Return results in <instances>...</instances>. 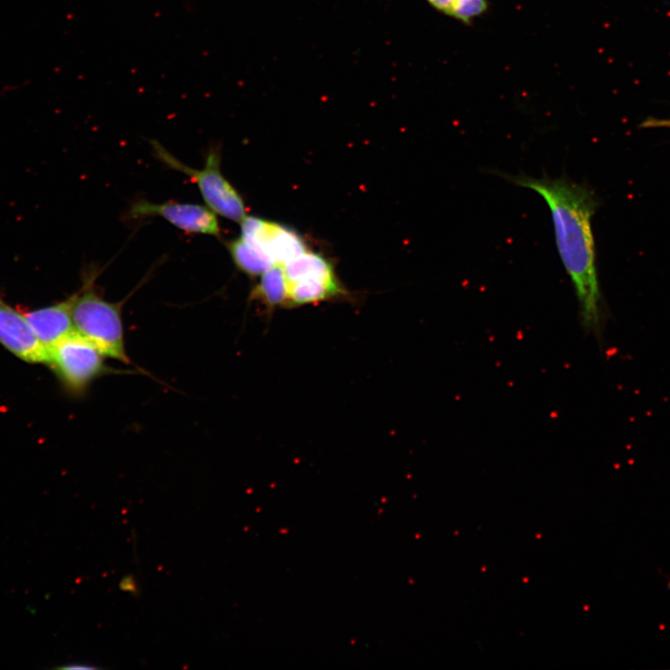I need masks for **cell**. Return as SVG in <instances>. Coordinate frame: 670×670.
I'll list each match as a JSON object with an SVG mask.
<instances>
[{
  "label": "cell",
  "mask_w": 670,
  "mask_h": 670,
  "mask_svg": "<svg viewBox=\"0 0 670 670\" xmlns=\"http://www.w3.org/2000/svg\"><path fill=\"white\" fill-rule=\"evenodd\" d=\"M502 176L520 188L537 192L547 202L558 254L576 291L582 326L588 332L598 333L604 322V306L591 226L597 206L594 194L586 185L567 176Z\"/></svg>",
  "instance_id": "1"
},
{
  "label": "cell",
  "mask_w": 670,
  "mask_h": 670,
  "mask_svg": "<svg viewBox=\"0 0 670 670\" xmlns=\"http://www.w3.org/2000/svg\"><path fill=\"white\" fill-rule=\"evenodd\" d=\"M96 269L84 275L72 317L74 331L94 343L108 359L130 364L125 346L123 303H112L96 287Z\"/></svg>",
  "instance_id": "2"
},
{
  "label": "cell",
  "mask_w": 670,
  "mask_h": 670,
  "mask_svg": "<svg viewBox=\"0 0 670 670\" xmlns=\"http://www.w3.org/2000/svg\"><path fill=\"white\" fill-rule=\"evenodd\" d=\"M156 158L172 170L189 176L198 186L206 206L214 213L241 222L246 215L243 199L221 172L220 148L212 147L206 157L204 168L185 165L159 142H152Z\"/></svg>",
  "instance_id": "3"
},
{
  "label": "cell",
  "mask_w": 670,
  "mask_h": 670,
  "mask_svg": "<svg viewBox=\"0 0 670 670\" xmlns=\"http://www.w3.org/2000/svg\"><path fill=\"white\" fill-rule=\"evenodd\" d=\"M287 300L285 308H300L341 300L348 291L329 261L307 251L284 266Z\"/></svg>",
  "instance_id": "4"
},
{
  "label": "cell",
  "mask_w": 670,
  "mask_h": 670,
  "mask_svg": "<svg viewBox=\"0 0 670 670\" xmlns=\"http://www.w3.org/2000/svg\"><path fill=\"white\" fill-rule=\"evenodd\" d=\"M105 355L90 340L74 331L49 350V366L73 395L84 394L98 379L112 369Z\"/></svg>",
  "instance_id": "5"
},
{
  "label": "cell",
  "mask_w": 670,
  "mask_h": 670,
  "mask_svg": "<svg viewBox=\"0 0 670 670\" xmlns=\"http://www.w3.org/2000/svg\"><path fill=\"white\" fill-rule=\"evenodd\" d=\"M241 228V238L265 254L273 265L285 266L308 251L300 234L278 222L246 216Z\"/></svg>",
  "instance_id": "6"
},
{
  "label": "cell",
  "mask_w": 670,
  "mask_h": 670,
  "mask_svg": "<svg viewBox=\"0 0 670 670\" xmlns=\"http://www.w3.org/2000/svg\"><path fill=\"white\" fill-rule=\"evenodd\" d=\"M129 216L133 219L162 217L186 233L214 237L221 235L216 213L207 206L172 202L153 203L143 200L133 204Z\"/></svg>",
  "instance_id": "7"
},
{
  "label": "cell",
  "mask_w": 670,
  "mask_h": 670,
  "mask_svg": "<svg viewBox=\"0 0 670 670\" xmlns=\"http://www.w3.org/2000/svg\"><path fill=\"white\" fill-rule=\"evenodd\" d=\"M0 344L28 363L49 361V350L36 338L24 314L0 301Z\"/></svg>",
  "instance_id": "8"
},
{
  "label": "cell",
  "mask_w": 670,
  "mask_h": 670,
  "mask_svg": "<svg viewBox=\"0 0 670 670\" xmlns=\"http://www.w3.org/2000/svg\"><path fill=\"white\" fill-rule=\"evenodd\" d=\"M77 292L55 305L24 314L36 338L49 350L74 331L72 310Z\"/></svg>",
  "instance_id": "9"
},
{
  "label": "cell",
  "mask_w": 670,
  "mask_h": 670,
  "mask_svg": "<svg viewBox=\"0 0 670 670\" xmlns=\"http://www.w3.org/2000/svg\"><path fill=\"white\" fill-rule=\"evenodd\" d=\"M287 283L283 265H274L251 291L250 301L263 306L268 314L286 306Z\"/></svg>",
  "instance_id": "10"
},
{
  "label": "cell",
  "mask_w": 670,
  "mask_h": 670,
  "mask_svg": "<svg viewBox=\"0 0 670 670\" xmlns=\"http://www.w3.org/2000/svg\"><path fill=\"white\" fill-rule=\"evenodd\" d=\"M227 247L238 270L251 278L261 277L274 266L265 254L241 237L228 241Z\"/></svg>",
  "instance_id": "11"
},
{
  "label": "cell",
  "mask_w": 670,
  "mask_h": 670,
  "mask_svg": "<svg viewBox=\"0 0 670 670\" xmlns=\"http://www.w3.org/2000/svg\"><path fill=\"white\" fill-rule=\"evenodd\" d=\"M427 3L439 14L465 25H470L489 10L488 0H427Z\"/></svg>",
  "instance_id": "12"
},
{
  "label": "cell",
  "mask_w": 670,
  "mask_h": 670,
  "mask_svg": "<svg viewBox=\"0 0 670 670\" xmlns=\"http://www.w3.org/2000/svg\"><path fill=\"white\" fill-rule=\"evenodd\" d=\"M120 587L122 590L135 596L139 594V588L133 575L126 576L120 583Z\"/></svg>",
  "instance_id": "13"
},
{
  "label": "cell",
  "mask_w": 670,
  "mask_h": 670,
  "mask_svg": "<svg viewBox=\"0 0 670 670\" xmlns=\"http://www.w3.org/2000/svg\"><path fill=\"white\" fill-rule=\"evenodd\" d=\"M642 128H667L670 129V119H648L641 125Z\"/></svg>",
  "instance_id": "14"
},
{
  "label": "cell",
  "mask_w": 670,
  "mask_h": 670,
  "mask_svg": "<svg viewBox=\"0 0 670 670\" xmlns=\"http://www.w3.org/2000/svg\"><path fill=\"white\" fill-rule=\"evenodd\" d=\"M61 669H67V670H86V669H96L99 668L96 665H91L86 662H73L66 664L64 666L60 667Z\"/></svg>",
  "instance_id": "15"
}]
</instances>
